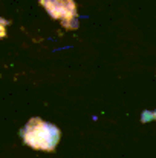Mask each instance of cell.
I'll return each instance as SVG.
<instances>
[{
  "label": "cell",
  "mask_w": 156,
  "mask_h": 158,
  "mask_svg": "<svg viewBox=\"0 0 156 158\" xmlns=\"http://www.w3.org/2000/svg\"><path fill=\"white\" fill-rule=\"evenodd\" d=\"M20 134L25 144H28L35 151H46V152H52L55 149L61 137L60 129L55 124L48 123L38 117L31 118Z\"/></svg>",
  "instance_id": "6da1fadb"
},
{
  "label": "cell",
  "mask_w": 156,
  "mask_h": 158,
  "mask_svg": "<svg viewBox=\"0 0 156 158\" xmlns=\"http://www.w3.org/2000/svg\"><path fill=\"white\" fill-rule=\"evenodd\" d=\"M40 3L52 19L60 20L64 28L67 29L78 28L77 6L74 0H40Z\"/></svg>",
  "instance_id": "7a4b0ae2"
},
{
  "label": "cell",
  "mask_w": 156,
  "mask_h": 158,
  "mask_svg": "<svg viewBox=\"0 0 156 158\" xmlns=\"http://www.w3.org/2000/svg\"><path fill=\"white\" fill-rule=\"evenodd\" d=\"M8 25H9V22L0 17V39H3V37L6 35V26H8Z\"/></svg>",
  "instance_id": "3957f363"
}]
</instances>
